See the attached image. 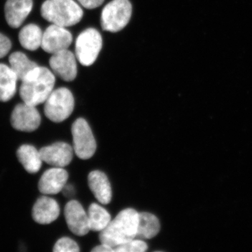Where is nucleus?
Instances as JSON below:
<instances>
[{"mask_svg":"<svg viewBox=\"0 0 252 252\" xmlns=\"http://www.w3.org/2000/svg\"><path fill=\"white\" fill-rule=\"evenodd\" d=\"M72 42V34L65 28L52 24L43 33L41 47L53 55L67 49Z\"/></svg>","mask_w":252,"mask_h":252,"instance_id":"9","label":"nucleus"},{"mask_svg":"<svg viewBox=\"0 0 252 252\" xmlns=\"http://www.w3.org/2000/svg\"><path fill=\"white\" fill-rule=\"evenodd\" d=\"M148 250V245L142 240L133 239L130 241L119 245L114 248L117 252H144Z\"/></svg>","mask_w":252,"mask_h":252,"instance_id":"23","label":"nucleus"},{"mask_svg":"<svg viewBox=\"0 0 252 252\" xmlns=\"http://www.w3.org/2000/svg\"><path fill=\"white\" fill-rule=\"evenodd\" d=\"M17 76L10 66L0 63V102H8L17 91Z\"/></svg>","mask_w":252,"mask_h":252,"instance_id":"18","label":"nucleus"},{"mask_svg":"<svg viewBox=\"0 0 252 252\" xmlns=\"http://www.w3.org/2000/svg\"><path fill=\"white\" fill-rule=\"evenodd\" d=\"M53 250L54 252H78L80 251V249L72 239L63 237L56 242Z\"/></svg>","mask_w":252,"mask_h":252,"instance_id":"24","label":"nucleus"},{"mask_svg":"<svg viewBox=\"0 0 252 252\" xmlns=\"http://www.w3.org/2000/svg\"><path fill=\"white\" fill-rule=\"evenodd\" d=\"M87 214L89 228L93 231H102L112 220V217L107 210L97 203L91 204Z\"/></svg>","mask_w":252,"mask_h":252,"instance_id":"21","label":"nucleus"},{"mask_svg":"<svg viewBox=\"0 0 252 252\" xmlns=\"http://www.w3.org/2000/svg\"><path fill=\"white\" fill-rule=\"evenodd\" d=\"M43 32L41 28L35 24H28L20 31L18 39L21 46L28 51H36L41 47Z\"/></svg>","mask_w":252,"mask_h":252,"instance_id":"19","label":"nucleus"},{"mask_svg":"<svg viewBox=\"0 0 252 252\" xmlns=\"http://www.w3.org/2000/svg\"><path fill=\"white\" fill-rule=\"evenodd\" d=\"M102 47V36L99 32L94 28H88L76 40V57L82 65L88 67L95 62Z\"/></svg>","mask_w":252,"mask_h":252,"instance_id":"6","label":"nucleus"},{"mask_svg":"<svg viewBox=\"0 0 252 252\" xmlns=\"http://www.w3.org/2000/svg\"><path fill=\"white\" fill-rule=\"evenodd\" d=\"M64 215L68 228L74 235L84 236L90 231L88 214L77 200H70L66 204Z\"/></svg>","mask_w":252,"mask_h":252,"instance_id":"11","label":"nucleus"},{"mask_svg":"<svg viewBox=\"0 0 252 252\" xmlns=\"http://www.w3.org/2000/svg\"><path fill=\"white\" fill-rule=\"evenodd\" d=\"M77 57L66 49L52 55L49 65L55 75L65 81H72L77 75Z\"/></svg>","mask_w":252,"mask_h":252,"instance_id":"10","label":"nucleus"},{"mask_svg":"<svg viewBox=\"0 0 252 252\" xmlns=\"http://www.w3.org/2000/svg\"><path fill=\"white\" fill-rule=\"evenodd\" d=\"M132 5L129 0H112L104 6L101 15V26L104 31L118 32L130 21Z\"/></svg>","mask_w":252,"mask_h":252,"instance_id":"5","label":"nucleus"},{"mask_svg":"<svg viewBox=\"0 0 252 252\" xmlns=\"http://www.w3.org/2000/svg\"><path fill=\"white\" fill-rule=\"evenodd\" d=\"M9 62L10 67L17 76L18 80L21 81L28 73L38 66L36 63L31 61L26 54L21 51L10 55Z\"/></svg>","mask_w":252,"mask_h":252,"instance_id":"22","label":"nucleus"},{"mask_svg":"<svg viewBox=\"0 0 252 252\" xmlns=\"http://www.w3.org/2000/svg\"><path fill=\"white\" fill-rule=\"evenodd\" d=\"M73 149L76 155L82 160L93 157L97 149L95 139L85 119H77L72 126Z\"/></svg>","mask_w":252,"mask_h":252,"instance_id":"7","label":"nucleus"},{"mask_svg":"<svg viewBox=\"0 0 252 252\" xmlns=\"http://www.w3.org/2000/svg\"><path fill=\"white\" fill-rule=\"evenodd\" d=\"M32 6V0H7L4 6L5 18L10 27H21Z\"/></svg>","mask_w":252,"mask_h":252,"instance_id":"15","label":"nucleus"},{"mask_svg":"<svg viewBox=\"0 0 252 252\" xmlns=\"http://www.w3.org/2000/svg\"><path fill=\"white\" fill-rule=\"evenodd\" d=\"M44 114L54 123H61L69 117L74 108V96L69 89L59 88L51 92L44 102Z\"/></svg>","mask_w":252,"mask_h":252,"instance_id":"4","label":"nucleus"},{"mask_svg":"<svg viewBox=\"0 0 252 252\" xmlns=\"http://www.w3.org/2000/svg\"><path fill=\"white\" fill-rule=\"evenodd\" d=\"M139 213L132 208H127L118 214L108 225L100 231L99 240L112 248L133 240L137 237Z\"/></svg>","mask_w":252,"mask_h":252,"instance_id":"2","label":"nucleus"},{"mask_svg":"<svg viewBox=\"0 0 252 252\" xmlns=\"http://www.w3.org/2000/svg\"><path fill=\"white\" fill-rule=\"evenodd\" d=\"M18 160L30 174H36L40 170L43 160L40 152L31 144H23L16 152Z\"/></svg>","mask_w":252,"mask_h":252,"instance_id":"17","label":"nucleus"},{"mask_svg":"<svg viewBox=\"0 0 252 252\" xmlns=\"http://www.w3.org/2000/svg\"><path fill=\"white\" fill-rule=\"evenodd\" d=\"M68 172L63 167L49 169L41 175L38 189L44 195H56L62 191L67 185Z\"/></svg>","mask_w":252,"mask_h":252,"instance_id":"13","label":"nucleus"},{"mask_svg":"<svg viewBox=\"0 0 252 252\" xmlns=\"http://www.w3.org/2000/svg\"><path fill=\"white\" fill-rule=\"evenodd\" d=\"M21 82L19 94L23 102L36 107L44 103L54 91L56 77L48 68L37 66Z\"/></svg>","mask_w":252,"mask_h":252,"instance_id":"1","label":"nucleus"},{"mask_svg":"<svg viewBox=\"0 0 252 252\" xmlns=\"http://www.w3.org/2000/svg\"><path fill=\"white\" fill-rule=\"evenodd\" d=\"M79 4L88 9H94L103 4L104 0H77Z\"/></svg>","mask_w":252,"mask_h":252,"instance_id":"26","label":"nucleus"},{"mask_svg":"<svg viewBox=\"0 0 252 252\" xmlns=\"http://www.w3.org/2000/svg\"><path fill=\"white\" fill-rule=\"evenodd\" d=\"M160 223L158 219L149 212L139 213L138 228L137 237L139 238L152 239L158 234ZM136 237V238H137Z\"/></svg>","mask_w":252,"mask_h":252,"instance_id":"20","label":"nucleus"},{"mask_svg":"<svg viewBox=\"0 0 252 252\" xmlns=\"http://www.w3.org/2000/svg\"><path fill=\"white\" fill-rule=\"evenodd\" d=\"M11 49V42L7 36L0 33V59L6 56Z\"/></svg>","mask_w":252,"mask_h":252,"instance_id":"25","label":"nucleus"},{"mask_svg":"<svg viewBox=\"0 0 252 252\" xmlns=\"http://www.w3.org/2000/svg\"><path fill=\"white\" fill-rule=\"evenodd\" d=\"M89 187L94 196L102 205L110 203L112 198V187L108 177L103 172L94 170L88 177Z\"/></svg>","mask_w":252,"mask_h":252,"instance_id":"16","label":"nucleus"},{"mask_svg":"<svg viewBox=\"0 0 252 252\" xmlns=\"http://www.w3.org/2000/svg\"><path fill=\"white\" fill-rule=\"evenodd\" d=\"M60 212L58 202L44 195L36 200L32 210V217L39 224H50L59 218Z\"/></svg>","mask_w":252,"mask_h":252,"instance_id":"14","label":"nucleus"},{"mask_svg":"<svg viewBox=\"0 0 252 252\" xmlns=\"http://www.w3.org/2000/svg\"><path fill=\"white\" fill-rule=\"evenodd\" d=\"M41 14L52 24L67 28L80 22L84 13L74 0H46L41 5Z\"/></svg>","mask_w":252,"mask_h":252,"instance_id":"3","label":"nucleus"},{"mask_svg":"<svg viewBox=\"0 0 252 252\" xmlns=\"http://www.w3.org/2000/svg\"><path fill=\"white\" fill-rule=\"evenodd\" d=\"M74 149L66 142H59L39 150L43 162L56 167L67 166L73 159Z\"/></svg>","mask_w":252,"mask_h":252,"instance_id":"12","label":"nucleus"},{"mask_svg":"<svg viewBox=\"0 0 252 252\" xmlns=\"http://www.w3.org/2000/svg\"><path fill=\"white\" fill-rule=\"evenodd\" d=\"M91 251L94 252H114V248L106 244L101 243V245L94 247Z\"/></svg>","mask_w":252,"mask_h":252,"instance_id":"27","label":"nucleus"},{"mask_svg":"<svg viewBox=\"0 0 252 252\" xmlns=\"http://www.w3.org/2000/svg\"><path fill=\"white\" fill-rule=\"evenodd\" d=\"M41 118L35 106L23 102L17 104L11 113V124L15 130L32 132L39 128Z\"/></svg>","mask_w":252,"mask_h":252,"instance_id":"8","label":"nucleus"}]
</instances>
